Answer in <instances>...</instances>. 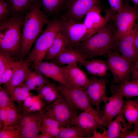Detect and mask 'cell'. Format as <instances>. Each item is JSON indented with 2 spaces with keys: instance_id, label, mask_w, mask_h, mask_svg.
I'll use <instances>...</instances> for the list:
<instances>
[{
  "instance_id": "f6af8a7d",
  "label": "cell",
  "mask_w": 138,
  "mask_h": 138,
  "mask_svg": "<svg viewBox=\"0 0 138 138\" xmlns=\"http://www.w3.org/2000/svg\"><path fill=\"white\" fill-rule=\"evenodd\" d=\"M124 138H138V132L135 130L133 131H129Z\"/></svg>"
},
{
  "instance_id": "484cf974",
  "label": "cell",
  "mask_w": 138,
  "mask_h": 138,
  "mask_svg": "<svg viewBox=\"0 0 138 138\" xmlns=\"http://www.w3.org/2000/svg\"><path fill=\"white\" fill-rule=\"evenodd\" d=\"M71 48L61 32L57 36L47 51L44 60H50L65 50Z\"/></svg>"
},
{
  "instance_id": "7402d4cb",
  "label": "cell",
  "mask_w": 138,
  "mask_h": 138,
  "mask_svg": "<svg viewBox=\"0 0 138 138\" xmlns=\"http://www.w3.org/2000/svg\"><path fill=\"white\" fill-rule=\"evenodd\" d=\"M31 63L25 59L18 61L16 68L11 78L4 86H15L24 83L27 76L30 71L29 68Z\"/></svg>"
},
{
  "instance_id": "681fc988",
  "label": "cell",
  "mask_w": 138,
  "mask_h": 138,
  "mask_svg": "<svg viewBox=\"0 0 138 138\" xmlns=\"http://www.w3.org/2000/svg\"><path fill=\"white\" fill-rule=\"evenodd\" d=\"M134 130L138 132V124L134 125Z\"/></svg>"
},
{
  "instance_id": "4dcf8cb0",
  "label": "cell",
  "mask_w": 138,
  "mask_h": 138,
  "mask_svg": "<svg viewBox=\"0 0 138 138\" xmlns=\"http://www.w3.org/2000/svg\"><path fill=\"white\" fill-rule=\"evenodd\" d=\"M85 132L80 127L73 125L68 127L61 126L56 138H85Z\"/></svg>"
},
{
  "instance_id": "5b68a950",
  "label": "cell",
  "mask_w": 138,
  "mask_h": 138,
  "mask_svg": "<svg viewBox=\"0 0 138 138\" xmlns=\"http://www.w3.org/2000/svg\"><path fill=\"white\" fill-rule=\"evenodd\" d=\"M107 61L114 84H121L129 80L133 64L116 50L108 54Z\"/></svg>"
},
{
  "instance_id": "836d02e7",
  "label": "cell",
  "mask_w": 138,
  "mask_h": 138,
  "mask_svg": "<svg viewBox=\"0 0 138 138\" xmlns=\"http://www.w3.org/2000/svg\"><path fill=\"white\" fill-rule=\"evenodd\" d=\"M16 61L13 57L8 54L0 52V75L6 69L14 64Z\"/></svg>"
},
{
  "instance_id": "52a82bcc",
  "label": "cell",
  "mask_w": 138,
  "mask_h": 138,
  "mask_svg": "<svg viewBox=\"0 0 138 138\" xmlns=\"http://www.w3.org/2000/svg\"><path fill=\"white\" fill-rule=\"evenodd\" d=\"M46 111L65 127L71 126L72 121L79 114L78 110L71 105L61 93Z\"/></svg>"
},
{
  "instance_id": "d6986e66",
  "label": "cell",
  "mask_w": 138,
  "mask_h": 138,
  "mask_svg": "<svg viewBox=\"0 0 138 138\" xmlns=\"http://www.w3.org/2000/svg\"><path fill=\"white\" fill-rule=\"evenodd\" d=\"M107 127V138H124L131 129L122 113L118 114Z\"/></svg>"
},
{
  "instance_id": "f35d334b",
  "label": "cell",
  "mask_w": 138,
  "mask_h": 138,
  "mask_svg": "<svg viewBox=\"0 0 138 138\" xmlns=\"http://www.w3.org/2000/svg\"><path fill=\"white\" fill-rule=\"evenodd\" d=\"M32 71L36 88L44 85L49 82L48 77L43 75V74L38 70H36Z\"/></svg>"
},
{
  "instance_id": "7dc6e473",
  "label": "cell",
  "mask_w": 138,
  "mask_h": 138,
  "mask_svg": "<svg viewBox=\"0 0 138 138\" xmlns=\"http://www.w3.org/2000/svg\"><path fill=\"white\" fill-rule=\"evenodd\" d=\"M52 136L49 134L46 133H41L40 135H38L37 138H52Z\"/></svg>"
},
{
  "instance_id": "ab89813d",
  "label": "cell",
  "mask_w": 138,
  "mask_h": 138,
  "mask_svg": "<svg viewBox=\"0 0 138 138\" xmlns=\"http://www.w3.org/2000/svg\"><path fill=\"white\" fill-rule=\"evenodd\" d=\"M25 83L30 91L36 89L32 71L30 70L26 78Z\"/></svg>"
},
{
  "instance_id": "c3c4849f",
  "label": "cell",
  "mask_w": 138,
  "mask_h": 138,
  "mask_svg": "<svg viewBox=\"0 0 138 138\" xmlns=\"http://www.w3.org/2000/svg\"><path fill=\"white\" fill-rule=\"evenodd\" d=\"M135 5V6L138 8V0H130Z\"/></svg>"
},
{
  "instance_id": "8fae6325",
  "label": "cell",
  "mask_w": 138,
  "mask_h": 138,
  "mask_svg": "<svg viewBox=\"0 0 138 138\" xmlns=\"http://www.w3.org/2000/svg\"><path fill=\"white\" fill-rule=\"evenodd\" d=\"M61 32L68 40L71 47L74 48L87 39L86 28L83 23L61 17Z\"/></svg>"
},
{
  "instance_id": "7c38bea8",
  "label": "cell",
  "mask_w": 138,
  "mask_h": 138,
  "mask_svg": "<svg viewBox=\"0 0 138 138\" xmlns=\"http://www.w3.org/2000/svg\"><path fill=\"white\" fill-rule=\"evenodd\" d=\"M108 82L106 78H99L93 76L89 78V81L85 91L90 103L96 110L100 112V104L106 95L107 85Z\"/></svg>"
},
{
  "instance_id": "b9f144b4",
  "label": "cell",
  "mask_w": 138,
  "mask_h": 138,
  "mask_svg": "<svg viewBox=\"0 0 138 138\" xmlns=\"http://www.w3.org/2000/svg\"><path fill=\"white\" fill-rule=\"evenodd\" d=\"M7 118L6 107H0V128L5 126Z\"/></svg>"
},
{
  "instance_id": "9a60e30c",
  "label": "cell",
  "mask_w": 138,
  "mask_h": 138,
  "mask_svg": "<svg viewBox=\"0 0 138 138\" xmlns=\"http://www.w3.org/2000/svg\"><path fill=\"white\" fill-rule=\"evenodd\" d=\"M129 32L116 39V47L121 54L130 62L133 64L138 59L134 43L135 34L138 26Z\"/></svg>"
},
{
  "instance_id": "277c9868",
  "label": "cell",
  "mask_w": 138,
  "mask_h": 138,
  "mask_svg": "<svg viewBox=\"0 0 138 138\" xmlns=\"http://www.w3.org/2000/svg\"><path fill=\"white\" fill-rule=\"evenodd\" d=\"M61 26L60 18L50 20L46 28L36 41L33 49L26 58L33 63L35 68L44 60L49 49L61 32Z\"/></svg>"
},
{
  "instance_id": "30bf717a",
  "label": "cell",
  "mask_w": 138,
  "mask_h": 138,
  "mask_svg": "<svg viewBox=\"0 0 138 138\" xmlns=\"http://www.w3.org/2000/svg\"><path fill=\"white\" fill-rule=\"evenodd\" d=\"M100 0H67L65 10L61 17L83 23L88 11L93 7L100 6Z\"/></svg>"
},
{
  "instance_id": "8992f818",
  "label": "cell",
  "mask_w": 138,
  "mask_h": 138,
  "mask_svg": "<svg viewBox=\"0 0 138 138\" xmlns=\"http://www.w3.org/2000/svg\"><path fill=\"white\" fill-rule=\"evenodd\" d=\"M138 18V10L136 8L128 3L123 5L121 9L114 14L112 19L116 28V39L134 28Z\"/></svg>"
},
{
  "instance_id": "bcb514c9",
  "label": "cell",
  "mask_w": 138,
  "mask_h": 138,
  "mask_svg": "<svg viewBox=\"0 0 138 138\" xmlns=\"http://www.w3.org/2000/svg\"><path fill=\"white\" fill-rule=\"evenodd\" d=\"M134 43L136 51L138 57V25L135 34Z\"/></svg>"
},
{
  "instance_id": "4316f807",
  "label": "cell",
  "mask_w": 138,
  "mask_h": 138,
  "mask_svg": "<svg viewBox=\"0 0 138 138\" xmlns=\"http://www.w3.org/2000/svg\"><path fill=\"white\" fill-rule=\"evenodd\" d=\"M62 126L59 122L46 111L43 114L41 132L56 138Z\"/></svg>"
},
{
  "instance_id": "7bdbcfd3",
  "label": "cell",
  "mask_w": 138,
  "mask_h": 138,
  "mask_svg": "<svg viewBox=\"0 0 138 138\" xmlns=\"http://www.w3.org/2000/svg\"><path fill=\"white\" fill-rule=\"evenodd\" d=\"M130 77L131 80H138V59L133 64Z\"/></svg>"
},
{
  "instance_id": "d590c367",
  "label": "cell",
  "mask_w": 138,
  "mask_h": 138,
  "mask_svg": "<svg viewBox=\"0 0 138 138\" xmlns=\"http://www.w3.org/2000/svg\"><path fill=\"white\" fill-rule=\"evenodd\" d=\"M12 12L9 4L6 0H0V21L12 16Z\"/></svg>"
},
{
  "instance_id": "6da1fadb",
  "label": "cell",
  "mask_w": 138,
  "mask_h": 138,
  "mask_svg": "<svg viewBox=\"0 0 138 138\" xmlns=\"http://www.w3.org/2000/svg\"><path fill=\"white\" fill-rule=\"evenodd\" d=\"M97 33L79 43L74 48L89 60L115 50L116 30L109 21Z\"/></svg>"
},
{
  "instance_id": "ee69618b",
  "label": "cell",
  "mask_w": 138,
  "mask_h": 138,
  "mask_svg": "<svg viewBox=\"0 0 138 138\" xmlns=\"http://www.w3.org/2000/svg\"><path fill=\"white\" fill-rule=\"evenodd\" d=\"M102 133L98 132L96 130L94 131L93 133L92 138H107L106 130L103 129Z\"/></svg>"
},
{
  "instance_id": "1f68e13d",
  "label": "cell",
  "mask_w": 138,
  "mask_h": 138,
  "mask_svg": "<svg viewBox=\"0 0 138 138\" xmlns=\"http://www.w3.org/2000/svg\"><path fill=\"white\" fill-rule=\"evenodd\" d=\"M43 112V111L19 113V117L17 122L13 125L19 130L32 121L38 117Z\"/></svg>"
},
{
  "instance_id": "7a4b0ae2",
  "label": "cell",
  "mask_w": 138,
  "mask_h": 138,
  "mask_svg": "<svg viewBox=\"0 0 138 138\" xmlns=\"http://www.w3.org/2000/svg\"><path fill=\"white\" fill-rule=\"evenodd\" d=\"M49 20L36 4L27 13L22 29L20 54L21 56L28 54L33 43L42 32L44 26Z\"/></svg>"
},
{
  "instance_id": "f1b7e54d",
  "label": "cell",
  "mask_w": 138,
  "mask_h": 138,
  "mask_svg": "<svg viewBox=\"0 0 138 138\" xmlns=\"http://www.w3.org/2000/svg\"><path fill=\"white\" fill-rule=\"evenodd\" d=\"M10 4L12 16L25 17L36 4V0H6Z\"/></svg>"
},
{
  "instance_id": "83f0119b",
  "label": "cell",
  "mask_w": 138,
  "mask_h": 138,
  "mask_svg": "<svg viewBox=\"0 0 138 138\" xmlns=\"http://www.w3.org/2000/svg\"><path fill=\"white\" fill-rule=\"evenodd\" d=\"M44 113L19 130V138H37L41 131Z\"/></svg>"
},
{
  "instance_id": "44dd1931",
  "label": "cell",
  "mask_w": 138,
  "mask_h": 138,
  "mask_svg": "<svg viewBox=\"0 0 138 138\" xmlns=\"http://www.w3.org/2000/svg\"><path fill=\"white\" fill-rule=\"evenodd\" d=\"M36 90L46 106L53 103L61 94L58 86L49 81Z\"/></svg>"
},
{
  "instance_id": "3957f363",
  "label": "cell",
  "mask_w": 138,
  "mask_h": 138,
  "mask_svg": "<svg viewBox=\"0 0 138 138\" xmlns=\"http://www.w3.org/2000/svg\"><path fill=\"white\" fill-rule=\"evenodd\" d=\"M24 17L12 16L0 21V52L7 53L13 57L20 54Z\"/></svg>"
},
{
  "instance_id": "e0dca14e",
  "label": "cell",
  "mask_w": 138,
  "mask_h": 138,
  "mask_svg": "<svg viewBox=\"0 0 138 138\" xmlns=\"http://www.w3.org/2000/svg\"><path fill=\"white\" fill-rule=\"evenodd\" d=\"M67 0H36V4L49 20L60 17L65 10Z\"/></svg>"
},
{
  "instance_id": "5bb4252c",
  "label": "cell",
  "mask_w": 138,
  "mask_h": 138,
  "mask_svg": "<svg viewBox=\"0 0 138 138\" xmlns=\"http://www.w3.org/2000/svg\"><path fill=\"white\" fill-rule=\"evenodd\" d=\"M112 94L111 96L106 95L104 98L103 102L104 105L102 110L100 112L102 120L107 127L118 114L122 112L125 102L123 97L121 94L117 93Z\"/></svg>"
},
{
  "instance_id": "ffe728a7",
  "label": "cell",
  "mask_w": 138,
  "mask_h": 138,
  "mask_svg": "<svg viewBox=\"0 0 138 138\" xmlns=\"http://www.w3.org/2000/svg\"><path fill=\"white\" fill-rule=\"evenodd\" d=\"M86 60L85 56L79 51L74 48H70L62 52L50 61L60 66L81 63Z\"/></svg>"
},
{
  "instance_id": "e575fe53",
  "label": "cell",
  "mask_w": 138,
  "mask_h": 138,
  "mask_svg": "<svg viewBox=\"0 0 138 138\" xmlns=\"http://www.w3.org/2000/svg\"><path fill=\"white\" fill-rule=\"evenodd\" d=\"M14 101L6 90L0 87V107H10L17 109Z\"/></svg>"
},
{
  "instance_id": "4fadbf2b",
  "label": "cell",
  "mask_w": 138,
  "mask_h": 138,
  "mask_svg": "<svg viewBox=\"0 0 138 138\" xmlns=\"http://www.w3.org/2000/svg\"><path fill=\"white\" fill-rule=\"evenodd\" d=\"M58 86L61 93L70 104L77 110L83 111L93 108L90 103L85 90L60 84Z\"/></svg>"
},
{
  "instance_id": "2e32d148",
  "label": "cell",
  "mask_w": 138,
  "mask_h": 138,
  "mask_svg": "<svg viewBox=\"0 0 138 138\" xmlns=\"http://www.w3.org/2000/svg\"><path fill=\"white\" fill-rule=\"evenodd\" d=\"M77 64L62 67L63 71L69 86L85 90L89 83V78Z\"/></svg>"
},
{
  "instance_id": "8d00e7d4",
  "label": "cell",
  "mask_w": 138,
  "mask_h": 138,
  "mask_svg": "<svg viewBox=\"0 0 138 138\" xmlns=\"http://www.w3.org/2000/svg\"><path fill=\"white\" fill-rule=\"evenodd\" d=\"M6 109L7 118L5 126L13 125L17 120L19 114L16 108L7 107H6Z\"/></svg>"
},
{
  "instance_id": "ac0fdd59",
  "label": "cell",
  "mask_w": 138,
  "mask_h": 138,
  "mask_svg": "<svg viewBox=\"0 0 138 138\" xmlns=\"http://www.w3.org/2000/svg\"><path fill=\"white\" fill-rule=\"evenodd\" d=\"M35 68L43 75L52 79L59 84L68 85L62 67L52 62L42 61Z\"/></svg>"
},
{
  "instance_id": "ba28073f",
  "label": "cell",
  "mask_w": 138,
  "mask_h": 138,
  "mask_svg": "<svg viewBox=\"0 0 138 138\" xmlns=\"http://www.w3.org/2000/svg\"><path fill=\"white\" fill-rule=\"evenodd\" d=\"M100 6L93 7L85 15L83 23L87 31V38L102 29L110 21L115 13L111 9L106 11L105 16L101 15Z\"/></svg>"
},
{
  "instance_id": "cb8c5ba5",
  "label": "cell",
  "mask_w": 138,
  "mask_h": 138,
  "mask_svg": "<svg viewBox=\"0 0 138 138\" xmlns=\"http://www.w3.org/2000/svg\"><path fill=\"white\" fill-rule=\"evenodd\" d=\"M112 94L117 93L127 99L138 96V80H128L121 84L112 85L110 88Z\"/></svg>"
},
{
  "instance_id": "603a6c76",
  "label": "cell",
  "mask_w": 138,
  "mask_h": 138,
  "mask_svg": "<svg viewBox=\"0 0 138 138\" xmlns=\"http://www.w3.org/2000/svg\"><path fill=\"white\" fill-rule=\"evenodd\" d=\"M89 74L96 76H105L109 70L107 61L100 59L86 60L80 63Z\"/></svg>"
},
{
  "instance_id": "60d3db41",
  "label": "cell",
  "mask_w": 138,
  "mask_h": 138,
  "mask_svg": "<svg viewBox=\"0 0 138 138\" xmlns=\"http://www.w3.org/2000/svg\"><path fill=\"white\" fill-rule=\"evenodd\" d=\"M110 6V9L115 13L119 11L122 8V0H108Z\"/></svg>"
},
{
  "instance_id": "74e56055",
  "label": "cell",
  "mask_w": 138,
  "mask_h": 138,
  "mask_svg": "<svg viewBox=\"0 0 138 138\" xmlns=\"http://www.w3.org/2000/svg\"><path fill=\"white\" fill-rule=\"evenodd\" d=\"M17 62L16 61L14 64L6 69L0 75V84L4 85L9 81L14 73Z\"/></svg>"
},
{
  "instance_id": "d4e9b609",
  "label": "cell",
  "mask_w": 138,
  "mask_h": 138,
  "mask_svg": "<svg viewBox=\"0 0 138 138\" xmlns=\"http://www.w3.org/2000/svg\"><path fill=\"white\" fill-rule=\"evenodd\" d=\"M129 127L138 124V97L134 100L127 99L125 101L122 111Z\"/></svg>"
},
{
  "instance_id": "d6a6232c",
  "label": "cell",
  "mask_w": 138,
  "mask_h": 138,
  "mask_svg": "<svg viewBox=\"0 0 138 138\" xmlns=\"http://www.w3.org/2000/svg\"><path fill=\"white\" fill-rule=\"evenodd\" d=\"M19 130L14 125L6 126L0 129V138H19Z\"/></svg>"
},
{
  "instance_id": "9c48e42d",
  "label": "cell",
  "mask_w": 138,
  "mask_h": 138,
  "mask_svg": "<svg viewBox=\"0 0 138 138\" xmlns=\"http://www.w3.org/2000/svg\"><path fill=\"white\" fill-rule=\"evenodd\" d=\"M78 126L85 132V138H91L93 132L105 127L102 120L100 112L94 108L83 111L73 119L71 126Z\"/></svg>"
},
{
  "instance_id": "f546056e",
  "label": "cell",
  "mask_w": 138,
  "mask_h": 138,
  "mask_svg": "<svg viewBox=\"0 0 138 138\" xmlns=\"http://www.w3.org/2000/svg\"><path fill=\"white\" fill-rule=\"evenodd\" d=\"M14 101L20 104L28 97L32 95L25 83L15 86H5L4 87Z\"/></svg>"
}]
</instances>
